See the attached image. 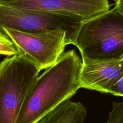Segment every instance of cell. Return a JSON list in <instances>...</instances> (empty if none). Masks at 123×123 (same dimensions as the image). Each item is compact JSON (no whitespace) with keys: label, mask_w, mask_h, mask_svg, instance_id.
Returning a JSON list of instances; mask_svg holds the SVG:
<instances>
[{"label":"cell","mask_w":123,"mask_h":123,"mask_svg":"<svg viewBox=\"0 0 123 123\" xmlns=\"http://www.w3.org/2000/svg\"><path fill=\"white\" fill-rule=\"evenodd\" d=\"M82 60L74 49L38 76L29 90L16 123H36L80 88Z\"/></svg>","instance_id":"cell-1"},{"label":"cell","mask_w":123,"mask_h":123,"mask_svg":"<svg viewBox=\"0 0 123 123\" xmlns=\"http://www.w3.org/2000/svg\"><path fill=\"white\" fill-rule=\"evenodd\" d=\"M74 46L82 58L111 60L123 56V15L114 7L82 23Z\"/></svg>","instance_id":"cell-2"},{"label":"cell","mask_w":123,"mask_h":123,"mask_svg":"<svg viewBox=\"0 0 123 123\" xmlns=\"http://www.w3.org/2000/svg\"><path fill=\"white\" fill-rule=\"evenodd\" d=\"M40 72L18 55L7 56L0 62V123H16L25 97Z\"/></svg>","instance_id":"cell-3"},{"label":"cell","mask_w":123,"mask_h":123,"mask_svg":"<svg viewBox=\"0 0 123 123\" xmlns=\"http://www.w3.org/2000/svg\"><path fill=\"white\" fill-rule=\"evenodd\" d=\"M2 29L13 41L18 55L40 71L56 63L66 46L74 44L68 32L62 29L37 33Z\"/></svg>","instance_id":"cell-4"},{"label":"cell","mask_w":123,"mask_h":123,"mask_svg":"<svg viewBox=\"0 0 123 123\" xmlns=\"http://www.w3.org/2000/svg\"><path fill=\"white\" fill-rule=\"evenodd\" d=\"M84 22L70 16L12 7L0 0V28L25 32L66 30L75 44L80 26Z\"/></svg>","instance_id":"cell-5"},{"label":"cell","mask_w":123,"mask_h":123,"mask_svg":"<svg viewBox=\"0 0 123 123\" xmlns=\"http://www.w3.org/2000/svg\"><path fill=\"white\" fill-rule=\"evenodd\" d=\"M12 7L70 16L85 22L111 8L109 0H1Z\"/></svg>","instance_id":"cell-6"},{"label":"cell","mask_w":123,"mask_h":123,"mask_svg":"<svg viewBox=\"0 0 123 123\" xmlns=\"http://www.w3.org/2000/svg\"><path fill=\"white\" fill-rule=\"evenodd\" d=\"M123 72V56L111 60L82 58L80 88L109 93L111 86Z\"/></svg>","instance_id":"cell-7"},{"label":"cell","mask_w":123,"mask_h":123,"mask_svg":"<svg viewBox=\"0 0 123 123\" xmlns=\"http://www.w3.org/2000/svg\"><path fill=\"white\" fill-rule=\"evenodd\" d=\"M86 109L80 102L65 101L36 123H84Z\"/></svg>","instance_id":"cell-8"},{"label":"cell","mask_w":123,"mask_h":123,"mask_svg":"<svg viewBox=\"0 0 123 123\" xmlns=\"http://www.w3.org/2000/svg\"><path fill=\"white\" fill-rule=\"evenodd\" d=\"M0 55L6 56L18 55L13 41L2 28H0Z\"/></svg>","instance_id":"cell-9"},{"label":"cell","mask_w":123,"mask_h":123,"mask_svg":"<svg viewBox=\"0 0 123 123\" xmlns=\"http://www.w3.org/2000/svg\"><path fill=\"white\" fill-rule=\"evenodd\" d=\"M106 123H123V102H114L112 109Z\"/></svg>","instance_id":"cell-10"},{"label":"cell","mask_w":123,"mask_h":123,"mask_svg":"<svg viewBox=\"0 0 123 123\" xmlns=\"http://www.w3.org/2000/svg\"><path fill=\"white\" fill-rule=\"evenodd\" d=\"M109 93L114 96L123 97V72L113 83L109 89Z\"/></svg>","instance_id":"cell-11"},{"label":"cell","mask_w":123,"mask_h":123,"mask_svg":"<svg viewBox=\"0 0 123 123\" xmlns=\"http://www.w3.org/2000/svg\"><path fill=\"white\" fill-rule=\"evenodd\" d=\"M115 7L118 11L123 15V0H117Z\"/></svg>","instance_id":"cell-12"}]
</instances>
